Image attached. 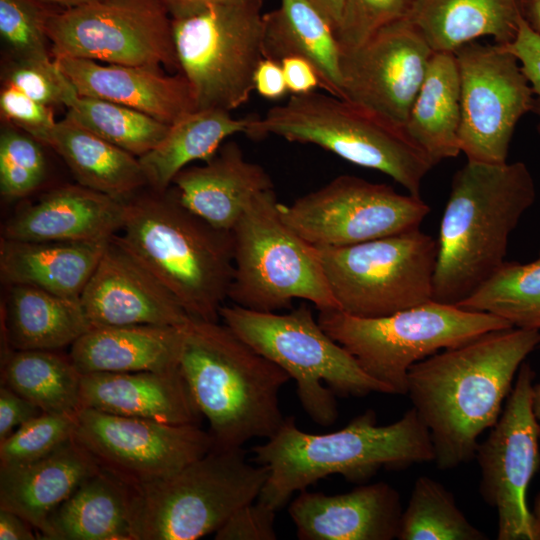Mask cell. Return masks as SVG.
Segmentation results:
<instances>
[{"instance_id": "obj_56", "label": "cell", "mask_w": 540, "mask_h": 540, "mask_svg": "<svg viewBox=\"0 0 540 540\" xmlns=\"http://www.w3.org/2000/svg\"><path fill=\"white\" fill-rule=\"evenodd\" d=\"M532 513L540 530V493L535 498Z\"/></svg>"}, {"instance_id": "obj_48", "label": "cell", "mask_w": 540, "mask_h": 540, "mask_svg": "<svg viewBox=\"0 0 540 540\" xmlns=\"http://www.w3.org/2000/svg\"><path fill=\"white\" fill-rule=\"evenodd\" d=\"M291 95L306 94L321 88L320 79L314 67L297 56L286 57L280 62Z\"/></svg>"}, {"instance_id": "obj_10", "label": "cell", "mask_w": 540, "mask_h": 540, "mask_svg": "<svg viewBox=\"0 0 540 540\" xmlns=\"http://www.w3.org/2000/svg\"><path fill=\"white\" fill-rule=\"evenodd\" d=\"M274 189L254 198L232 229L233 278L228 299L238 306L277 312L294 299L318 311L337 309L318 249L281 218Z\"/></svg>"}, {"instance_id": "obj_35", "label": "cell", "mask_w": 540, "mask_h": 540, "mask_svg": "<svg viewBox=\"0 0 540 540\" xmlns=\"http://www.w3.org/2000/svg\"><path fill=\"white\" fill-rule=\"evenodd\" d=\"M81 380L69 354L59 350H13L1 360V384L46 413L77 414Z\"/></svg>"}, {"instance_id": "obj_14", "label": "cell", "mask_w": 540, "mask_h": 540, "mask_svg": "<svg viewBox=\"0 0 540 540\" xmlns=\"http://www.w3.org/2000/svg\"><path fill=\"white\" fill-rule=\"evenodd\" d=\"M283 221L315 247H341L418 229L429 205L387 184L340 175L290 204L278 203Z\"/></svg>"}, {"instance_id": "obj_45", "label": "cell", "mask_w": 540, "mask_h": 540, "mask_svg": "<svg viewBox=\"0 0 540 540\" xmlns=\"http://www.w3.org/2000/svg\"><path fill=\"white\" fill-rule=\"evenodd\" d=\"M276 511L257 500L238 509L216 532V540H275Z\"/></svg>"}, {"instance_id": "obj_13", "label": "cell", "mask_w": 540, "mask_h": 540, "mask_svg": "<svg viewBox=\"0 0 540 540\" xmlns=\"http://www.w3.org/2000/svg\"><path fill=\"white\" fill-rule=\"evenodd\" d=\"M52 55L179 69L172 18L158 0H92L48 13Z\"/></svg>"}, {"instance_id": "obj_32", "label": "cell", "mask_w": 540, "mask_h": 540, "mask_svg": "<svg viewBox=\"0 0 540 540\" xmlns=\"http://www.w3.org/2000/svg\"><path fill=\"white\" fill-rule=\"evenodd\" d=\"M407 18L434 52H454L485 36L505 45L517 34L520 0H416Z\"/></svg>"}, {"instance_id": "obj_21", "label": "cell", "mask_w": 540, "mask_h": 540, "mask_svg": "<svg viewBox=\"0 0 540 540\" xmlns=\"http://www.w3.org/2000/svg\"><path fill=\"white\" fill-rule=\"evenodd\" d=\"M125 202L80 184L60 186L11 216L2 228V237L40 242H107L123 227Z\"/></svg>"}, {"instance_id": "obj_37", "label": "cell", "mask_w": 540, "mask_h": 540, "mask_svg": "<svg viewBox=\"0 0 540 540\" xmlns=\"http://www.w3.org/2000/svg\"><path fill=\"white\" fill-rule=\"evenodd\" d=\"M457 306L494 314L516 328L540 330V255L528 263L505 261Z\"/></svg>"}, {"instance_id": "obj_47", "label": "cell", "mask_w": 540, "mask_h": 540, "mask_svg": "<svg viewBox=\"0 0 540 540\" xmlns=\"http://www.w3.org/2000/svg\"><path fill=\"white\" fill-rule=\"evenodd\" d=\"M33 402L10 388L0 385V442L9 437L14 429L42 414Z\"/></svg>"}, {"instance_id": "obj_19", "label": "cell", "mask_w": 540, "mask_h": 540, "mask_svg": "<svg viewBox=\"0 0 540 540\" xmlns=\"http://www.w3.org/2000/svg\"><path fill=\"white\" fill-rule=\"evenodd\" d=\"M80 301L91 328L180 327L192 319L175 296L115 236L107 243Z\"/></svg>"}, {"instance_id": "obj_17", "label": "cell", "mask_w": 540, "mask_h": 540, "mask_svg": "<svg viewBox=\"0 0 540 540\" xmlns=\"http://www.w3.org/2000/svg\"><path fill=\"white\" fill-rule=\"evenodd\" d=\"M74 439L130 487L167 478L214 447L196 424L176 425L82 408Z\"/></svg>"}, {"instance_id": "obj_8", "label": "cell", "mask_w": 540, "mask_h": 540, "mask_svg": "<svg viewBox=\"0 0 540 540\" xmlns=\"http://www.w3.org/2000/svg\"><path fill=\"white\" fill-rule=\"evenodd\" d=\"M268 470L242 448H212L175 474L131 487L134 540H196L257 500Z\"/></svg>"}, {"instance_id": "obj_22", "label": "cell", "mask_w": 540, "mask_h": 540, "mask_svg": "<svg viewBox=\"0 0 540 540\" xmlns=\"http://www.w3.org/2000/svg\"><path fill=\"white\" fill-rule=\"evenodd\" d=\"M53 60L75 91L145 113L167 125L196 110L186 78L167 76L159 69L64 55Z\"/></svg>"}, {"instance_id": "obj_42", "label": "cell", "mask_w": 540, "mask_h": 540, "mask_svg": "<svg viewBox=\"0 0 540 540\" xmlns=\"http://www.w3.org/2000/svg\"><path fill=\"white\" fill-rule=\"evenodd\" d=\"M416 0H346L336 31L340 50L364 42L379 28L407 18Z\"/></svg>"}, {"instance_id": "obj_5", "label": "cell", "mask_w": 540, "mask_h": 540, "mask_svg": "<svg viewBox=\"0 0 540 540\" xmlns=\"http://www.w3.org/2000/svg\"><path fill=\"white\" fill-rule=\"evenodd\" d=\"M179 369L209 422L214 448L269 439L284 424L279 393L289 375L224 323L191 319L185 325Z\"/></svg>"}, {"instance_id": "obj_27", "label": "cell", "mask_w": 540, "mask_h": 540, "mask_svg": "<svg viewBox=\"0 0 540 540\" xmlns=\"http://www.w3.org/2000/svg\"><path fill=\"white\" fill-rule=\"evenodd\" d=\"M1 309V360L13 350H60L91 329L80 298L8 286Z\"/></svg>"}, {"instance_id": "obj_33", "label": "cell", "mask_w": 540, "mask_h": 540, "mask_svg": "<svg viewBox=\"0 0 540 540\" xmlns=\"http://www.w3.org/2000/svg\"><path fill=\"white\" fill-rule=\"evenodd\" d=\"M460 78L453 52H435L404 128L433 165L460 149Z\"/></svg>"}, {"instance_id": "obj_49", "label": "cell", "mask_w": 540, "mask_h": 540, "mask_svg": "<svg viewBox=\"0 0 540 540\" xmlns=\"http://www.w3.org/2000/svg\"><path fill=\"white\" fill-rule=\"evenodd\" d=\"M254 90L268 100H278L289 92L280 62L267 58L260 61L254 75Z\"/></svg>"}, {"instance_id": "obj_9", "label": "cell", "mask_w": 540, "mask_h": 540, "mask_svg": "<svg viewBox=\"0 0 540 540\" xmlns=\"http://www.w3.org/2000/svg\"><path fill=\"white\" fill-rule=\"evenodd\" d=\"M324 331L352 354L371 377L394 394H407V375L415 363L482 334L513 327L487 312L434 300L391 315L362 318L337 309L318 311Z\"/></svg>"}, {"instance_id": "obj_44", "label": "cell", "mask_w": 540, "mask_h": 540, "mask_svg": "<svg viewBox=\"0 0 540 540\" xmlns=\"http://www.w3.org/2000/svg\"><path fill=\"white\" fill-rule=\"evenodd\" d=\"M0 110L3 117L37 141L56 123L50 106L8 84L0 93Z\"/></svg>"}, {"instance_id": "obj_12", "label": "cell", "mask_w": 540, "mask_h": 540, "mask_svg": "<svg viewBox=\"0 0 540 540\" xmlns=\"http://www.w3.org/2000/svg\"><path fill=\"white\" fill-rule=\"evenodd\" d=\"M340 311L376 318L432 300L438 244L419 228L341 247H316Z\"/></svg>"}, {"instance_id": "obj_54", "label": "cell", "mask_w": 540, "mask_h": 540, "mask_svg": "<svg viewBox=\"0 0 540 540\" xmlns=\"http://www.w3.org/2000/svg\"><path fill=\"white\" fill-rule=\"evenodd\" d=\"M532 409L539 426L540 436V381L537 384H533Z\"/></svg>"}, {"instance_id": "obj_52", "label": "cell", "mask_w": 540, "mask_h": 540, "mask_svg": "<svg viewBox=\"0 0 540 540\" xmlns=\"http://www.w3.org/2000/svg\"><path fill=\"white\" fill-rule=\"evenodd\" d=\"M330 23L335 33L341 23L346 0H307Z\"/></svg>"}, {"instance_id": "obj_53", "label": "cell", "mask_w": 540, "mask_h": 540, "mask_svg": "<svg viewBox=\"0 0 540 540\" xmlns=\"http://www.w3.org/2000/svg\"><path fill=\"white\" fill-rule=\"evenodd\" d=\"M520 12L528 25L540 33V0H520Z\"/></svg>"}, {"instance_id": "obj_28", "label": "cell", "mask_w": 540, "mask_h": 540, "mask_svg": "<svg viewBox=\"0 0 540 540\" xmlns=\"http://www.w3.org/2000/svg\"><path fill=\"white\" fill-rule=\"evenodd\" d=\"M108 242H40L1 237V282L7 287L28 285L80 298Z\"/></svg>"}, {"instance_id": "obj_38", "label": "cell", "mask_w": 540, "mask_h": 540, "mask_svg": "<svg viewBox=\"0 0 540 540\" xmlns=\"http://www.w3.org/2000/svg\"><path fill=\"white\" fill-rule=\"evenodd\" d=\"M396 539L486 540L488 536L469 522L444 485L420 476L402 512Z\"/></svg>"}, {"instance_id": "obj_23", "label": "cell", "mask_w": 540, "mask_h": 540, "mask_svg": "<svg viewBox=\"0 0 540 540\" xmlns=\"http://www.w3.org/2000/svg\"><path fill=\"white\" fill-rule=\"evenodd\" d=\"M172 185L186 208L225 231H232L256 196L274 189L269 173L247 160L234 141L204 165L182 169Z\"/></svg>"}, {"instance_id": "obj_34", "label": "cell", "mask_w": 540, "mask_h": 540, "mask_svg": "<svg viewBox=\"0 0 540 540\" xmlns=\"http://www.w3.org/2000/svg\"><path fill=\"white\" fill-rule=\"evenodd\" d=\"M251 116L236 119L222 109H201L187 113L173 124L163 139L139 157L148 187L168 189L175 176L194 161H208L222 142L237 134H246Z\"/></svg>"}, {"instance_id": "obj_7", "label": "cell", "mask_w": 540, "mask_h": 540, "mask_svg": "<svg viewBox=\"0 0 540 540\" xmlns=\"http://www.w3.org/2000/svg\"><path fill=\"white\" fill-rule=\"evenodd\" d=\"M220 319L296 382L302 408L320 426L336 421V395L394 394L324 331L307 303L286 313L259 312L232 303L222 306Z\"/></svg>"}, {"instance_id": "obj_3", "label": "cell", "mask_w": 540, "mask_h": 540, "mask_svg": "<svg viewBox=\"0 0 540 540\" xmlns=\"http://www.w3.org/2000/svg\"><path fill=\"white\" fill-rule=\"evenodd\" d=\"M535 199L525 163L467 160L453 176L443 212L432 300L458 305L496 273Z\"/></svg>"}, {"instance_id": "obj_11", "label": "cell", "mask_w": 540, "mask_h": 540, "mask_svg": "<svg viewBox=\"0 0 540 540\" xmlns=\"http://www.w3.org/2000/svg\"><path fill=\"white\" fill-rule=\"evenodd\" d=\"M262 5L221 3L172 19L179 70L196 110L231 112L249 100L263 59Z\"/></svg>"}, {"instance_id": "obj_6", "label": "cell", "mask_w": 540, "mask_h": 540, "mask_svg": "<svg viewBox=\"0 0 540 540\" xmlns=\"http://www.w3.org/2000/svg\"><path fill=\"white\" fill-rule=\"evenodd\" d=\"M251 138L268 135L313 144L340 158L382 172L420 196L421 183L434 167L403 125L352 101L331 94L291 95L263 116H251Z\"/></svg>"}, {"instance_id": "obj_30", "label": "cell", "mask_w": 540, "mask_h": 540, "mask_svg": "<svg viewBox=\"0 0 540 540\" xmlns=\"http://www.w3.org/2000/svg\"><path fill=\"white\" fill-rule=\"evenodd\" d=\"M263 19V58L301 57L314 67L322 89L343 98L339 42L316 8L307 0H280Z\"/></svg>"}, {"instance_id": "obj_46", "label": "cell", "mask_w": 540, "mask_h": 540, "mask_svg": "<svg viewBox=\"0 0 540 540\" xmlns=\"http://www.w3.org/2000/svg\"><path fill=\"white\" fill-rule=\"evenodd\" d=\"M502 46L517 58L534 94L540 99V33L521 16L515 38Z\"/></svg>"}, {"instance_id": "obj_51", "label": "cell", "mask_w": 540, "mask_h": 540, "mask_svg": "<svg viewBox=\"0 0 540 540\" xmlns=\"http://www.w3.org/2000/svg\"><path fill=\"white\" fill-rule=\"evenodd\" d=\"M169 12L171 18L184 17L204 8L221 3L263 1V0H158Z\"/></svg>"}, {"instance_id": "obj_29", "label": "cell", "mask_w": 540, "mask_h": 540, "mask_svg": "<svg viewBox=\"0 0 540 540\" xmlns=\"http://www.w3.org/2000/svg\"><path fill=\"white\" fill-rule=\"evenodd\" d=\"M65 161L78 184L120 201L148 186L139 158L65 117L38 140Z\"/></svg>"}, {"instance_id": "obj_36", "label": "cell", "mask_w": 540, "mask_h": 540, "mask_svg": "<svg viewBox=\"0 0 540 540\" xmlns=\"http://www.w3.org/2000/svg\"><path fill=\"white\" fill-rule=\"evenodd\" d=\"M61 84L67 118L138 158L152 150L169 129V125L135 109L79 95L62 72Z\"/></svg>"}, {"instance_id": "obj_58", "label": "cell", "mask_w": 540, "mask_h": 540, "mask_svg": "<svg viewBox=\"0 0 540 540\" xmlns=\"http://www.w3.org/2000/svg\"><path fill=\"white\" fill-rule=\"evenodd\" d=\"M537 540H540V530H539V533H538V538H537Z\"/></svg>"}, {"instance_id": "obj_16", "label": "cell", "mask_w": 540, "mask_h": 540, "mask_svg": "<svg viewBox=\"0 0 540 540\" xmlns=\"http://www.w3.org/2000/svg\"><path fill=\"white\" fill-rule=\"evenodd\" d=\"M460 78V149L470 161L504 163L518 121L533 110L532 87L502 45L474 41L454 52Z\"/></svg>"}, {"instance_id": "obj_41", "label": "cell", "mask_w": 540, "mask_h": 540, "mask_svg": "<svg viewBox=\"0 0 540 540\" xmlns=\"http://www.w3.org/2000/svg\"><path fill=\"white\" fill-rule=\"evenodd\" d=\"M45 12L35 0H0V34L18 60L50 65Z\"/></svg>"}, {"instance_id": "obj_15", "label": "cell", "mask_w": 540, "mask_h": 540, "mask_svg": "<svg viewBox=\"0 0 540 540\" xmlns=\"http://www.w3.org/2000/svg\"><path fill=\"white\" fill-rule=\"evenodd\" d=\"M535 372L524 361L498 421L478 443L479 492L498 514V540H537L528 508L529 484L540 467L539 426L532 409Z\"/></svg>"}, {"instance_id": "obj_25", "label": "cell", "mask_w": 540, "mask_h": 540, "mask_svg": "<svg viewBox=\"0 0 540 540\" xmlns=\"http://www.w3.org/2000/svg\"><path fill=\"white\" fill-rule=\"evenodd\" d=\"M100 470L73 438L37 461L0 467V508L20 515L39 534L52 512Z\"/></svg>"}, {"instance_id": "obj_43", "label": "cell", "mask_w": 540, "mask_h": 540, "mask_svg": "<svg viewBox=\"0 0 540 540\" xmlns=\"http://www.w3.org/2000/svg\"><path fill=\"white\" fill-rule=\"evenodd\" d=\"M5 84L11 85L35 101L52 106L61 103V72L50 65L18 60L9 70Z\"/></svg>"}, {"instance_id": "obj_31", "label": "cell", "mask_w": 540, "mask_h": 540, "mask_svg": "<svg viewBox=\"0 0 540 540\" xmlns=\"http://www.w3.org/2000/svg\"><path fill=\"white\" fill-rule=\"evenodd\" d=\"M131 487L100 470L49 516L38 539L134 540Z\"/></svg>"}, {"instance_id": "obj_40", "label": "cell", "mask_w": 540, "mask_h": 540, "mask_svg": "<svg viewBox=\"0 0 540 540\" xmlns=\"http://www.w3.org/2000/svg\"><path fill=\"white\" fill-rule=\"evenodd\" d=\"M46 174L40 142L29 134L5 129L0 136V192L8 200L33 192Z\"/></svg>"}, {"instance_id": "obj_2", "label": "cell", "mask_w": 540, "mask_h": 540, "mask_svg": "<svg viewBox=\"0 0 540 540\" xmlns=\"http://www.w3.org/2000/svg\"><path fill=\"white\" fill-rule=\"evenodd\" d=\"M252 453L254 462L268 470L257 501L276 512L295 492L327 476L339 474L362 484L381 468L402 470L435 457L429 430L413 407L388 425H378L375 412L367 410L325 434L300 430L289 417Z\"/></svg>"}, {"instance_id": "obj_1", "label": "cell", "mask_w": 540, "mask_h": 540, "mask_svg": "<svg viewBox=\"0 0 540 540\" xmlns=\"http://www.w3.org/2000/svg\"><path fill=\"white\" fill-rule=\"evenodd\" d=\"M540 344V330H494L411 366L407 394L427 426L438 469L472 460L479 436L498 421L513 380Z\"/></svg>"}, {"instance_id": "obj_4", "label": "cell", "mask_w": 540, "mask_h": 540, "mask_svg": "<svg viewBox=\"0 0 540 540\" xmlns=\"http://www.w3.org/2000/svg\"><path fill=\"white\" fill-rule=\"evenodd\" d=\"M115 238L192 319L220 320L234 270L231 231L212 226L186 208L170 186L127 200L124 224Z\"/></svg>"}, {"instance_id": "obj_39", "label": "cell", "mask_w": 540, "mask_h": 540, "mask_svg": "<svg viewBox=\"0 0 540 540\" xmlns=\"http://www.w3.org/2000/svg\"><path fill=\"white\" fill-rule=\"evenodd\" d=\"M77 414L43 412L17 428L0 442V467L37 461L68 443L74 438Z\"/></svg>"}, {"instance_id": "obj_55", "label": "cell", "mask_w": 540, "mask_h": 540, "mask_svg": "<svg viewBox=\"0 0 540 540\" xmlns=\"http://www.w3.org/2000/svg\"><path fill=\"white\" fill-rule=\"evenodd\" d=\"M42 1L51 2L57 5L63 6L65 9H67V8H72V7L85 4L92 0H42Z\"/></svg>"}, {"instance_id": "obj_24", "label": "cell", "mask_w": 540, "mask_h": 540, "mask_svg": "<svg viewBox=\"0 0 540 540\" xmlns=\"http://www.w3.org/2000/svg\"><path fill=\"white\" fill-rule=\"evenodd\" d=\"M81 401L82 408L176 425H199L202 417L179 367L82 374Z\"/></svg>"}, {"instance_id": "obj_18", "label": "cell", "mask_w": 540, "mask_h": 540, "mask_svg": "<svg viewBox=\"0 0 540 540\" xmlns=\"http://www.w3.org/2000/svg\"><path fill=\"white\" fill-rule=\"evenodd\" d=\"M434 53L408 18L379 28L341 50L343 99L404 126Z\"/></svg>"}, {"instance_id": "obj_57", "label": "cell", "mask_w": 540, "mask_h": 540, "mask_svg": "<svg viewBox=\"0 0 540 540\" xmlns=\"http://www.w3.org/2000/svg\"><path fill=\"white\" fill-rule=\"evenodd\" d=\"M533 110L536 111V113L539 115V119H540V99H538V98L535 99ZM539 129H540V126H539Z\"/></svg>"}, {"instance_id": "obj_20", "label": "cell", "mask_w": 540, "mask_h": 540, "mask_svg": "<svg viewBox=\"0 0 540 540\" xmlns=\"http://www.w3.org/2000/svg\"><path fill=\"white\" fill-rule=\"evenodd\" d=\"M288 511L301 540H392L403 512L399 493L385 482L335 495L305 489Z\"/></svg>"}, {"instance_id": "obj_26", "label": "cell", "mask_w": 540, "mask_h": 540, "mask_svg": "<svg viewBox=\"0 0 540 540\" xmlns=\"http://www.w3.org/2000/svg\"><path fill=\"white\" fill-rule=\"evenodd\" d=\"M184 326L91 328L70 346L81 374L165 371L179 367Z\"/></svg>"}, {"instance_id": "obj_50", "label": "cell", "mask_w": 540, "mask_h": 540, "mask_svg": "<svg viewBox=\"0 0 540 540\" xmlns=\"http://www.w3.org/2000/svg\"><path fill=\"white\" fill-rule=\"evenodd\" d=\"M24 518L7 509L0 508L1 540H34L38 535Z\"/></svg>"}]
</instances>
